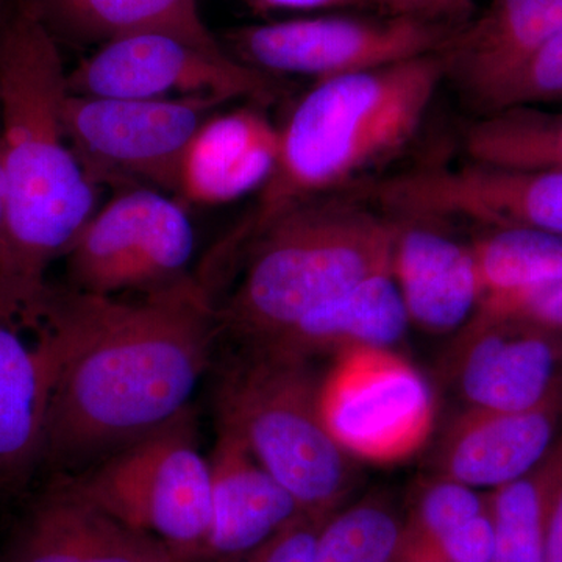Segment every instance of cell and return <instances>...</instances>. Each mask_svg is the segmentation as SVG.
Wrapping results in <instances>:
<instances>
[{"label":"cell","instance_id":"obj_7","mask_svg":"<svg viewBox=\"0 0 562 562\" xmlns=\"http://www.w3.org/2000/svg\"><path fill=\"white\" fill-rule=\"evenodd\" d=\"M225 103L209 95L136 101L68 94L63 121L70 149L95 188L144 187L177 198L184 151Z\"/></svg>","mask_w":562,"mask_h":562},{"label":"cell","instance_id":"obj_8","mask_svg":"<svg viewBox=\"0 0 562 562\" xmlns=\"http://www.w3.org/2000/svg\"><path fill=\"white\" fill-rule=\"evenodd\" d=\"M457 31L446 21L403 14H330L244 25L221 43L233 58L268 76L321 81L436 54Z\"/></svg>","mask_w":562,"mask_h":562},{"label":"cell","instance_id":"obj_13","mask_svg":"<svg viewBox=\"0 0 562 562\" xmlns=\"http://www.w3.org/2000/svg\"><path fill=\"white\" fill-rule=\"evenodd\" d=\"M446 368L468 408L524 412L562 386V335L476 310L450 347Z\"/></svg>","mask_w":562,"mask_h":562},{"label":"cell","instance_id":"obj_33","mask_svg":"<svg viewBox=\"0 0 562 562\" xmlns=\"http://www.w3.org/2000/svg\"><path fill=\"white\" fill-rule=\"evenodd\" d=\"M379 7L387 14L425 18V20L442 21V18L460 13L469 0H376Z\"/></svg>","mask_w":562,"mask_h":562},{"label":"cell","instance_id":"obj_11","mask_svg":"<svg viewBox=\"0 0 562 562\" xmlns=\"http://www.w3.org/2000/svg\"><path fill=\"white\" fill-rule=\"evenodd\" d=\"M277 90L276 77L168 33L106 41L68 72L69 94L87 98L158 101L209 95L265 105L276 99Z\"/></svg>","mask_w":562,"mask_h":562},{"label":"cell","instance_id":"obj_31","mask_svg":"<svg viewBox=\"0 0 562 562\" xmlns=\"http://www.w3.org/2000/svg\"><path fill=\"white\" fill-rule=\"evenodd\" d=\"M483 312L516 317L562 335V281L482 299Z\"/></svg>","mask_w":562,"mask_h":562},{"label":"cell","instance_id":"obj_5","mask_svg":"<svg viewBox=\"0 0 562 562\" xmlns=\"http://www.w3.org/2000/svg\"><path fill=\"white\" fill-rule=\"evenodd\" d=\"M310 360L271 344H246L217 384V424L243 439L303 513L331 516L357 475L322 420Z\"/></svg>","mask_w":562,"mask_h":562},{"label":"cell","instance_id":"obj_28","mask_svg":"<svg viewBox=\"0 0 562 562\" xmlns=\"http://www.w3.org/2000/svg\"><path fill=\"white\" fill-rule=\"evenodd\" d=\"M552 105L562 106V32L491 92L479 116L516 106Z\"/></svg>","mask_w":562,"mask_h":562},{"label":"cell","instance_id":"obj_25","mask_svg":"<svg viewBox=\"0 0 562 562\" xmlns=\"http://www.w3.org/2000/svg\"><path fill=\"white\" fill-rule=\"evenodd\" d=\"M402 531L403 520L392 506L368 498L328 517L312 562H395Z\"/></svg>","mask_w":562,"mask_h":562},{"label":"cell","instance_id":"obj_22","mask_svg":"<svg viewBox=\"0 0 562 562\" xmlns=\"http://www.w3.org/2000/svg\"><path fill=\"white\" fill-rule=\"evenodd\" d=\"M468 160L562 171V109L516 106L483 114L464 133Z\"/></svg>","mask_w":562,"mask_h":562},{"label":"cell","instance_id":"obj_4","mask_svg":"<svg viewBox=\"0 0 562 562\" xmlns=\"http://www.w3.org/2000/svg\"><path fill=\"white\" fill-rule=\"evenodd\" d=\"M397 221L346 195L291 206L251 239L241 279L224 306L221 331L244 344L279 338L321 303L392 272Z\"/></svg>","mask_w":562,"mask_h":562},{"label":"cell","instance_id":"obj_2","mask_svg":"<svg viewBox=\"0 0 562 562\" xmlns=\"http://www.w3.org/2000/svg\"><path fill=\"white\" fill-rule=\"evenodd\" d=\"M68 94L58 41L27 0H16L0 31V324L21 330L35 327L52 262L94 216L98 188L66 136Z\"/></svg>","mask_w":562,"mask_h":562},{"label":"cell","instance_id":"obj_6","mask_svg":"<svg viewBox=\"0 0 562 562\" xmlns=\"http://www.w3.org/2000/svg\"><path fill=\"white\" fill-rule=\"evenodd\" d=\"M55 484L77 502L157 539L177 561L203 560L211 473L195 441L191 406L87 472Z\"/></svg>","mask_w":562,"mask_h":562},{"label":"cell","instance_id":"obj_1","mask_svg":"<svg viewBox=\"0 0 562 562\" xmlns=\"http://www.w3.org/2000/svg\"><path fill=\"white\" fill-rule=\"evenodd\" d=\"M32 331L57 360L43 462L74 469L187 412L221 328L210 288L188 273L136 301L49 288Z\"/></svg>","mask_w":562,"mask_h":562},{"label":"cell","instance_id":"obj_19","mask_svg":"<svg viewBox=\"0 0 562 562\" xmlns=\"http://www.w3.org/2000/svg\"><path fill=\"white\" fill-rule=\"evenodd\" d=\"M0 324V490L18 491L43 462L55 382L54 346L44 333L27 344Z\"/></svg>","mask_w":562,"mask_h":562},{"label":"cell","instance_id":"obj_26","mask_svg":"<svg viewBox=\"0 0 562 562\" xmlns=\"http://www.w3.org/2000/svg\"><path fill=\"white\" fill-rule=\"evenodd\" d=\"M7 562H85L79 503L54 484L33 509Z\"/></svg>","mask_w":562,"mask_h":562},{"label":"cell","instance_id":"obj_36","mask_svg":"<svg viewBox=\"0 0 562 562\" xmlns=\"http://www.w3.org/2000/svg\"><path fill=\"white\" fill-rule=\"evenodd\" d=\"M3 258V176H2V138H0V265Z\"/></svg>","mask_w":562,"mask_h":562},{"label":"cell","instance_id":"obj_27","mask_svg":"<svg viewBox=\"0 0 562 562\" xmlns=\"http://www.w3.org/2000/svg\"><path fill=\"white\" fill-rule=\"evenodd\" d=\"M490 508V492L435 475L420 487L412 513L403 520L401 547L441 538Z\"/></svg>","mask_w":562,"mask_h":562},{"label":"cell","instance_id":"obj_10","mask_svg":"<svg viewBox=\"0 0 562 562\" xmlns=\"http://www.w3.org/2000/svg\"><path fill=\"white\" fill-rule=\"evenodd\" d=\"M194 228L183 203L128 188L88 221L66 258L69 288L94 295L149 292L188 276Z\"/></svg>","mask_w":562,"mask_h":562},{"label":"cell","instance_id":"obj_9","mask_svg":"<svg viewBox=\"0 0 562 562\" xmlns=\"http://www.w3.org/2000/svg\"><path fill=\"white\" fill-rule=\"evenodd\" d=\"M322 420L351 458L394 464L428 441L435 425L430 386L416 368L384 347L336 353L319 387Z\"/></svg>","mask_w":562,"mask_h":562},{"label":"cell","instance_id":"obj_20","mask_svg":"<svg viewBox=\"0 0 562 562\" xmlns=\"http://www.w3.org/2000/svg\"><path fill=\"white\" fill-rule=\"evenodd\" d=\"M412 324L392 272L379 273L353 284L303 316L271 344L313 358L350 347L392 349L405 338Z\"/></svg>","mask_w":562,"mask_h":562},{"label":"cell","instance_id":"obj_37","mask_svg":"<svg viewBox=\"0 0 562 562\" xmlns=\"http://www.w3.org/2000/svg\"><path fill=\"white\" fill-rule=\"evenodd\" d=\"M14 5H16V0H0V31L13 13Z\"/></svg>","mask_w":562,"mask_h":562},{"label":"cell","instance_id":"obj_3","mask_svg":"<svg viewBox=\"0 0 562 562\" xmlns=\"http://www.w3.org/2000/svg\"><path fill=\"white\" fill-rule=\"evenodd\" d=\"M447 79L442 52L314 81L280 127L271 179L231 232L249 246L273 217L297 203L338 194L401 154L420 131Z\"/></svg>","mask_w":562,"mask_h":562},{"label":"cell","instance_id":"obj_17","mask_svg":"<svg viewBox=\"0 0 562 562\" xmlns=\"http://www.w3.org/2000/svg\"><path fill=\"white\" fill-rule=\"evenodd\" d=\"M280 149V127L255 106L214 113L184 151L180 203L217 206L260 191L271 179Z\"/></svg>","mask_w":562,"mask_h":562},{"label":"cell","instance_id":"obj_32","mask_svg":"<svg viewBox=\"0 0 562 562\" xmlns=\"http://www.w3.org/2000/svg\"><path fill=\"white\" fill-rule=\"evenodd\" d=\"M328 517L302 514L238 562H312L317 536Z\"/></svg>","mask_w":562,"mask_h":562},{"label":"cell","instance_id":"obj_15","mask_svg":"<svg viewBox=\"0 0 562 562\" xmlns=\"http://www.w3.org/2000/svg\"><path fill=\"white\" fill-rule=\"evenodd\" d=\"M209 462L211 520L203 560L238 562L305 514L224 425L217 424Z\"/></svg>","mask_w":562,"mask_h":562},{"label":"cell","instance_id":"obj_14","mask_svg":"<svg viewBox=\"0 0 562 562\" xmlns=\"http://www.w3.org/2000/svg\"><path fill=\"white\" fill-rule=\"evenodd\" d=\"M561 435L562 386L524 412L465 409L447 425L431 465L438 476L491 492L532 471Z\"/></svg>","mask_w":562,"mask_h":562},{"label":"cell","instance_id":"obj_12","mask_svg":"<svg viewBox=\"0 0 562 562\" xmlns=\"http://www.w3.org/2000/svg\"><path fill=\"white\" fill-rule=\"evenodd\" d=\"M368 198L395 217L562 233V171L550 169L432 166L376 181Z\"/></svg>","mask_w":562,"mask_h":562},{"label":"cell","instance_id":"obj_18","mask_svg":"<svg viewBox=\"0 0 562 562\" xmlns=\"http://www.w3.org/2000/svg\"><path fill=\"white\" fill-rule=\"evenodd\" d=\"M562 32V0H492L443 47L447 79L475 110L536 50Z\"/></svg>","mask_w":562,"mask_h":562},{"label":"cell","instance_id":"obj_30","mask_svg":"<svg viewBox=\"0 0 562 562\" xmlns=\"http://www.w3.org/2000/svg\"><path fill=\"white\" fill-rule=\"evenodd\" d=\"M494 525L491 509L472 517L441 538L401 547L395 562H492Z\"/></svg>","mask_w":562,"mask_h":562},{"label":"cell","instance_id":"obj_21","mask_svg":"<svg viewBox=\"0 0 562 562\" xmlns=\"http://www.w3.org/2000/svg\"><path fill=\"white\" fill-rule=\"evenodd\" d=\"M55 40L106 43L135 33H168L228 54L203 20L199 0H27Z\"/></svg>","mask_w":562,"mask_h":562},{"label":"cell","instance_id":"obj_16","mask_svg":"<svg viewBox=\"0 0 562 562\" xmlns=\"http://www.w3.org/2000/svg\"><path fill=\"white\" fill-rule=\"evenodd\" d=\"M392 276L409 322L432 335L460 330L479 308L482 280L472 244L438 228V222L395 217Z\"/></svg>","mask_w":562,"mask_h":562},{"label":"cell","instance_id":"obj_23","mask_svg":"<svg viewBox=\"0 0 562 562\" xmlns=\"http://www.w3.org/2000/svg\"><path fill=\"white\" fill-rule=\"evenodd\" d=\"M562 464V435L532 471L490 492L492 562H542L547 517Z\"/></svg>","mask_w":562,"mask_h":562},{"label":"cell","instance_id":"obj_38","mask_svg":"<svg viewBox=\"0 0 562 562\" xmlns=\"http://www.w3.org/2000/svg\"><path fill=\"white\" fill-rule=\"evenodd\" d=\"M155 562H179L173 558V554L171 552H166L162 554V557L158 558Z\"/></svg>","mask_w":562,"mask_h":562},{"label":"cell","instance_id":"obj_34","mask_svg":"<svg viewBox=\"0 0 562 562\" xmlns=\"http://www.w3.org/2000/svg\"><path fill=\"white\" fill-rule=\"evenodd\" d=\"M260 11L366 10L379 7L376 0H246Z\"/></svg>","mask_w":562,"mask_h":562},{"label":"cell","instance_id":"obj_29","mask_svg":"<svg viewBox=\"0 0 562 562\" xmlns=\"http://www.w3.org/2000/svg\"><path fill=\"white\" fill-rule=\"evenodd\" d=\"M77 503L85 562H155L169 552L157 539L132 530L83 503Z\"/></svg>","mask_w":562,"mask_h":562},{"label":"cell","instance_id":"obj_35","mask_svg":"<svg viewBox=\"0 0 562 562\" xmlns=\"http://www.w3.org/2000/svg\"><path fill=\"white\" fill-rule=\"evenodd\" d=\"M542 562H562V464L547 517L546 543Z\"/></svg>","mask_w":562,"mask_h":562},{"label":"cell","instance_id":"obj_24","mask_svg":"<svg viewBox=\"0 0 562 562\" xmlns=\"http://www.w3.org/2000/svg\"><path fill=\"white\" fill-rule=\"evenodd\" d=\"M483 297L562 281V233L484 228L472 243Z\"/></svg>","mask_w":562,"mask_h":562}]
</instances>
